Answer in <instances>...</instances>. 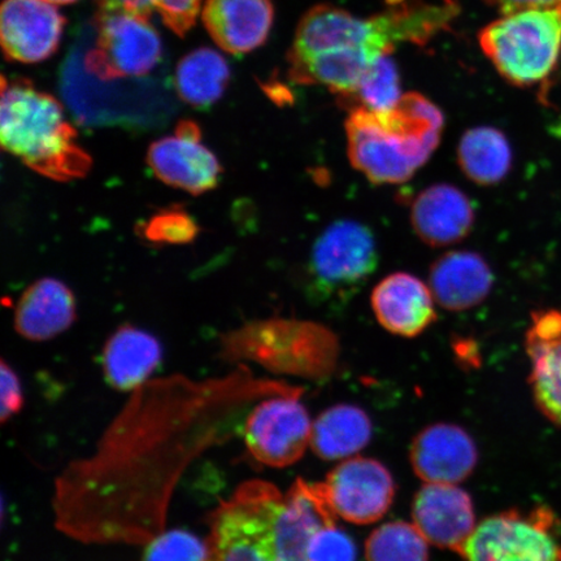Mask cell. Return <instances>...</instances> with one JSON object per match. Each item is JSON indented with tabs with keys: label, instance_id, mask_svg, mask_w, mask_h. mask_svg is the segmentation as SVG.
Here are the masks:
<instances>
[{
	"label": "cell",
	"instance_id": "6da1fadb",
	"mask_svg": "<svg viewBox=\"0 0 561 561\" xmlns=\"http://www.w3.org/2000/svg\"><path fill=\"white\" fill-rule=\"evenodd\" d=\"M298 391L256 377L245 364L205 380L151 378L130 392L93 453L56 477L55 528L83 545L146 546L165 530L187 468L242 434L259 401Z\"/></svg>",
	"mask_w": 561,
	"mask_h": 561
},
{
	"label": "cell",
	"instance_id": "7a4b0ae2",
	"mask_svg": "<svg viewBox=\"0 0 561 561\" xmlns=\"http://www.w3.org/2000/svg\"><path fill=\"white\" fill-rule=\"evenodd\" d=\"M318 485L298 480L283 494L243 482L207 517L206 561H308L311 537L336 517Z\"/></svg>",
	"mask_w": 561,
	"mask_h": 561
},
{
	"label": "cell",
	"instance_id": "3957f363",
	"mask_svg": "<svg viewBox=\"0 0 561 561\" xmlns=\"http://www.w3.org/2000/svg\"><path fill=\"white\" fill-rule=\"evenodd\" d=\"M458 15L454 2L404 3L380 15L360 19L333 5H318L301 19L289 61L328 53H347L375 62L399 44H425Z\"/></svg>",
	"mask_w": 561,
	"mask_h": 561
},
{
	"label": "cell",
	"instance_id": "277c9868",
	"mask_svg": "<svg viewBox=\"0 0 561 561\" xmlns=\"http://www.w3.org/2000/svg\"><path fill=\"white\" fill-rule=\"evenodd\" d=\"M444 124L437 105L417 93L389 111L356 107L346 122L351 164L374 184H402L436 151Z\"/></svg>",
	"mask_w": 561,
	"mask_h": 561
},
{
	"label": "cell",
	"instance_id": "5b68a950",
	"mask_svg": "<svg viewBox=\"0 0 561 561\" xmlns=\"http://www.w3.org/2000/svg\"><path fill=\"white\" fill-rule=\"evenodd\" d=\"M0 142L32 171L54 181L85 178L93 165L60 102L24 79L2 77Z\"/></svg>",
	"mask_w": 561,
	"mask_h": 561
},
{
	"label": "cell",
	"instance_id": "8992f818",
	"mask_svg": "<svg viewBox=\"0 0 561 561\" xmlns=\"http://www.w3.org/2000/svg\"><path fill=\"white\" fill-rule=\"evenodd\" d=\"M480 46L508 82L538 85L561 54V5L504 13L480 33Z\"/></svg>",
	"mask_w": 561,
	"mask_h": 561
},
{
	"label": "cell",
	"instance_id": "52a82bcc",
	"mask_svg": "<svg viewBox=\"0 0 561 561\" xmlns=\"http://www.w3.org/2000/svg\"><path fill=\"white\" fill-rule=\"evenodd\" d=\"M87 72L103 81L140 79L161 59V39L149 19L124 12H98L79 37Z\"/></svg>",
	"mask_w": 561,
	"mask_h": 561
},
{
	"label": "cell",
	"instance_id": "ba28073f",
	"mask_svg": "<svg viewBox=\"0 0 561 561\" xmlns=\"http://www.w3.org/2000/svg\"><path fill=\"white\" fill-rule=\"evenodd\" d=\"M333 335L313 322L265 320L250 322L221 336L220 357L230 364L256 363L272 371L299 374L332 354Z\"/></svg>",
	"mask_w": 561,
	"mask_h": 561
},
{
	"label": "cell",
	"instance_id": "9c48e42d",
	"mask_svg": "<svg viewBox=\"0 0 561 561\" xmlns=\"http://www.w3.org/2000/svg\"><path fill=\"white\" fill-rule=\"evenodd\" d=\"M377 266L371 230L359 221H335L313 243L307 266L308 290L314 300L343 304L363 289Z\"/></svg>",
	"mask_w": 561,
	"mask_h": 561
},
{
	"label": "cell",
	"instance_id": "30bf717a",
	"mask_svg": "<svg viewBox=\"0 0 561 561\" xmlns=\"http://www.w3.org/2000/svg\"><path fill=\"white\" fill-rule=\"evenodd\" d=\"M558 518L550 508L507 511L476 526L461 561H561Z\"/></svg>",
	"mask_w": 561,
	"mask_h": 561
},
{
	"label": "cell",
	"instance_id": "8fae6325",
	"mask_svg": "<svg viewBox=\"0 0 561 561\" xmlns=\"http://www.w3.org/2000/svg\"><path fill=\"white\" fill-rule=\"evenodd\" d=\"M298 392L262 399L245 417L242 436L248 451L271 468L296 465L311 446L312 423Z\"/></svg>",
	"mask_w": 561,
	"mask_h": 561
},
{
	"label": "cell",
	"instance_id": "7c38bea8",
	"mask_svg": "<svg viewBox=\"0 0 561 561\" xmlns=\"http://www.w3.org/2000/svg\"><path fill=\"white\" fill-rule=\"evenodd\" d=\"M320 488L333 514L356 525L380 520L396 495V483L388 468L367 458L341 462Z\"/></svg>",
	"mask_w": 561,
	"mask_h": 561
},
{
	"label": "cell",
	"instance_id": "4fadbf2b",
	"mask_svg": "<svg viewBox=\"0 0 561 561\" xmlns=\"http://www.w3.org/2000/svg\"><path fill=\"white\" fill-rule=\"evenodd\" d=\"M147 164L164 184L193 195L214 191L222 171L193 121H181L174 135L156 140L147 151Z\"/></svg>",
	"mask_w": 561,
	"mask_h": 561
},
{
	"label": "cell",
	"instance_id": "5bb4252c",
	"mask_svg": "<svg viewBox=\"0 0 561 561\" xmlns=\"http://www.w3.org/2000/svg\"><path fill=\"white\" fill-rule=\"evenodd\" d=\"M66 18L45 0H3L0 39L5 59L35 65L58 51Z\"/></svg>",
	"mask_w": 561,
	"mask_h": 561
},
{
	"label": "cell",
	"instance_id": "9a60e30c",
	"mask_svg": "<svg viewBox=\"0 0 561 561\" xmlns=\"http://www.w3.org/2000/svg\"><path fill=\"white\" fill-rule=\"evenodd\" d=\"M412 520L427 543L460 553L476 529L471 496L456 485L425 483L413 501Z\"/></svg>",
	"mask_w": 561,
	"mask_h": 561
},
{
	"label": "cell",
	"instance_id": "2e32d148",
	"mask_svg": "<svg viewBox=\"0 0 561 561\" xmlns=\"http://www.w3.org/2000/svg\"><path fill=\"white\" fill-rule=\"evenodd\" d=\"M411 465L425 483L458 485L474 471L479 453L460 426L436 424L417 434L411 446Z\"/></svg>",
	"mask_w": 561,
	"mask_h": 561
},
{
	"label": "cell",
	"instance_id": "e0dca14e",
	"mask_svg": "<svg viewBox=\"0 0 561 561\" xmlns=\"http://www.w3.org/2000/svg\"><path fill=\"white\" fill-rule=\"evenodd\" d=\"M203 24L221 50L250 54L268 39L275 19L271 0H206Z\"/></svg>",
	"mask_w": 561,
	"mask_h": 561
},
{
	"label": "cell",
	"instance_id": "ac0fdd59",
	"mask_svg": "<svg viewBox=\"0 0 561 561\" xmlns=\"http://www.w3.org/2000/svg\"><path fill=\"white\" fill-rule=\"evenodd\" d=\"M431 287L410 273L383 278L371 293L370 305L386 331L413 339L437 320Z\"/></svg>",
	"mask_w": 561,
	"mask_h": 561
},
{
	"label": "cell",
	"instance_id": "d6986e66",
	"mask_svg": "<svg viewBox=\"0 0 561 561\" xmlns=\"http://www.w3.org/2000/svg\"><path fill=\"white\" fill-rule=\"evenodd\" d=\"M525 346L538 409L553 424L561 426V311L533 313Z\"/></svg>",
	"mask_w": 561,
	"mask_h": 561
},
{
	"label": "cell",
	"instance_id": "ffe728a7",
	"mask_svg": "<svg viewBox=\"0 0 561 561\" xmlns=\"http://www.w3.org/2000/svg\"><path fill=\"white\" fill-rule=\"evenodd\" d=\"M476 220L471 199L460 188L438 184L425 188L411 208L413 230L433 248L458 243L471 233Z\"/></svg>",
	"mask_w": 561,
	"mask_h": 561
},
{
	"label": "cell",
	"instance_id": "44dd1931",
	"mask_svg": "<svg viewBox=\"0 0 561 561\" xmlns=\"http://www.w3.org/2000/svg\"><path fill=\"white\" fill-rule=\"evenodd\" d=\"M493 284V271L485 259L473 251L447 252L431 268L433 297L451 312L471 310L482 304Z\"/></svg>",
	"mask_w": 561,
	"mask_h": 561
},
{
	"label": "cell",
	"instance_id": "7402d4cb",
	"mask_svg": "<svg viewBox=\"0 0 561 561\" xmlns=\"http://www.w3.org/2000/svg\"><path fill=\"white\" fill-rule=\"evenodd\" d=\"M163 359L156 335L123 325L105 342L102 367L105 381L117 391L131 392L150 381Z\"/></svg>",
	"mask_w": 561,
	"mask_h": 561
},
{
	"label": "cell",
	"instance_id": "603a6c76",
	"mask_svg": "<svg viewBox=\"0 0 561 561\" xmlns=\"http://www.w3.org/2000/svg\"><path fill=\"white\" fill-rule=\"evenodd\" d=\"M76 321L72 290L56 278H42L21 296L15 311V329L23 339L45 342L68 331Z\"/></svg>",
	"mask_w": 561,
	"mask_h": 561
},
{
	"label": "cell",
	"instance_id": "cb8c5ba5",
	"mask_svg": "<svg viewBox=\"0 0 561 561\" xmlns=\"http://www.w3.org/2000/svg\"><path fill=\"white\" fill-rule=\"evenodd\" d=\"M371 438V423L359 407L340 404L328 409L312 424L311 447L324 460L347 459Z\"/></svg>",
	"mask_w": 561,
	"mask_h": 561
},
{
	"label": "cell",
	"instance_id": "d4e9b609",
	"mask_svg": "<svg viewBox=\"0 0 561 561\" xmlns=\"http://www.w3.org/2000/svg\"><path fill=\"white\" fill-rule=\"evenodd\" d=\"M229 80L230 68L226 58L213 48L202 47L180 60L174 87L182 102L206 110L221 100Z\"/></svg>",
	"mask_w": 561,
	"mask_h": 561
},
{
	"label": "cell",
	"instance_id": "484cf974",
	"mask_svg": "<svg viewBox=\"0 0 561 561\" xmlns=\"http://www.w3.org/2000/svg\"><path fill=\"white\" fill-rule=\"evenodd\" d=\"M461 171L482 186L500 184L512 167V149L506 136L491 126H477L462 135L458 147Z\"/></svg>",
	"mask_w": 561,
	"mask_h": 561
},
{
	"label": "cell",
	"instance_id": "4316f807",
	"mask_svg": "<svg viewBox=\"0 0 561 561\" xmlns=\"http://www.w3.org/2000/svg\"><path fill=\"white\" fill-rule=\"evenodd\" d=\"M415 525L386 523L377 528L366 545L367 561H430V547Z\"/></svg>",
	"mask_w": 561,
	"mask_h": 561
},
{
	"label": "cell",
	"instance_id": "83f0119b",
	"mask_svg": "<svg viewBox=\"0 0 561 561\" xmlns=\"http://www.w3.org/2000/svg\"><path fill=\"white\" fill-rule=\"evenodd\" d=\"M359 96L360 107L374 112L389 111L401 101V80L394 60L383 55L364 75L359 88L355 91Z\"/></svg>",
	"mask_w": 561,
	"mask_h": 561
},
{
	"label": "cell",
	"instance_id": "f1b7e54d",
	"mask_svg": "<svg viewBox=\"0 0 561 561\" xmlns=\"http://www.w3.org/2000/svg\"><path fill=\"white\" fill-rule=\"evenodd\" d=\"M139 231L151 243L187 244L198 237L199 227L185 208L174 206L160 209L150 216Z\"/></svg>",
	"mask_w": 561,
	"mask_h": 561
},
{
	"label": "cell",
	"instance_id": "f546056e",
	"mask_svg": "<svg viewBox=\"0 0 561 561\" xmlns=\"http://www.w3.org/2000/svg\"><path fill=\"white\" fill-rule=\"evenodd\" d=\"M207 545L192 531L164 530L145 546L142 561H206Z\"/></svg>",
	"mask_w": 561,
	"mask_h": 561
},
{
	"label": "cell",
	"instance_id": "4dcf8cb0",
	"mask_svg": "<svg viewBox=\"0 0 561 561\" xmlns=\"http://www.w3.org/2000/svg\"><path fill=\"white\" fill-rule=\"evenodd\" d=\"M308 561H356V546L334 524L321 526L308 543Z\"/></svg>",
	"mask_w": 561,
	"mask_h": 561
},
{
	"label": "cell",
	"instance_id": "1f68e13d",
	"mask_svg": "<svg viewBox=\"0 0 561 561\" xmlns=\"http://www.w3.org/2000/svg\"><path fill=\"white\" fill-rule=\"evenodd\" d=\"M163 23L179 37L193 30L202 10V0H153Z\"/></svg>",
	"mask_w": 561,
	"mask_h": 561
},
{
	"label": "cell",
	"instance_id": "d6a6232c",
	"mask_svg": "<svg viewBox=\"0 0 561 561\" xmlns=\"http://www.w3.org/2000/svg\"><path fill=\"white\" fill-rule=\"evenodd\" d=\"M0 420L7 421L16 416L24 405L23 386L15 370L5 360L0 364Z\"/></svg>",
	"mask_w": 561,
	"mask_h": 561
},
{
	"label": "cell",
	"instance_id": "836d02e7",
	"mask_svg": "<svg viewBox=\"0 0 561 561\" xmlns=\"http://www.w3.org/2000/svg\"><path fill=\"white\" fill-rule=\"evenodd\" d=\"M98 12H124L139 18L150 19L156 11L153 0H96Z\"/></svg>",
	"mask_w": 561,
	"mask_h": 561
},
{
	"label": "cell",
	"instance_id": "e575fe53",
	"mask_svg": "<svg viewBox=\"0 0 561 561\" xmlns=\"http://www.w3.org/2000/svg\"><path fill=\"white\" fill-rule=\"evenodd\" d=\"M486 2L491 5H495L496 9H500L503 13L561 5V0H486Z\"/></svg>",
	"mask_w": 561,
	"mask_h": 561
},
{
	"label": "cell",
	"instance_id": "d590c367",
	"mask_svg": "<svg viewBox=\"0 0 561 561\" xmlns=\"http://www.w3.org/2000/svg\"><path fill=\"white\" fill-rule=\"evenodd\" d=\"M45 2L51 3L54 5L55 4L65 5V4H72V3L79 2V0H45Z\"/></svg>",
	"mask_w": 561,
	"mask_h": 561
}]
</instances>
